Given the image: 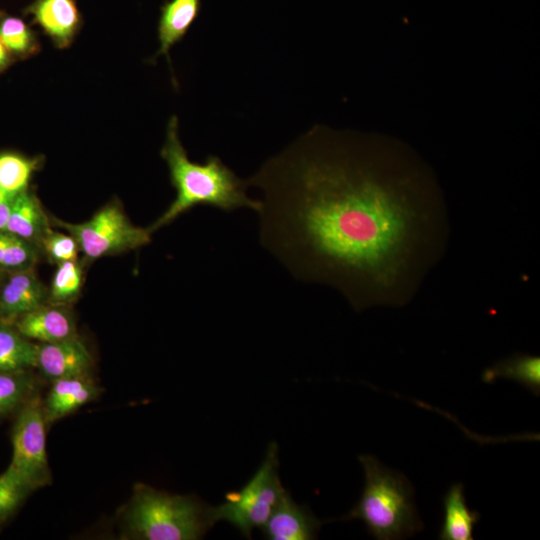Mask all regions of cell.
<instances>
[{
	"label": "cell",
	"instance_id": "obj_3",
	"mask_svg": "<svg viewBox=\"0 0 540 540\" xmlns=\"http://www.w3.org/2000/svg\"><path fill=\"white\" fill-rule=\"evenodd\" d=\"M358 459L364 468L365 486L359 501L341 519L362 521L378 540L404 539L422 530L410 481L371 455Z\"/></svg>",
	"mask_w": 540,
	"mask_h": 540
},
{
	"label": "cell",
	"instance_id": "obj_10",
	"mask_svg": "<svg viewBox=\"0 0 540 540\" xmlns=\"http://www.w3.org/2000/svg\"><path fill=\"white\" fill-rule=\"evenodd\" d=\"M322 523L307 505L296 503L286 490L261 531L269 540H312L317 538Z\"/></svg>",
	"mask_w": 540,
	"mask_h": 540
},
{
	"label": "cell",
	"instance_id": "obj_6",
	"mask_svg": "<svg viewBox=\"0 0 540 540\" xmlns=\"http://www.w3.org/2000/svg\"><path fill=\"white\" fill-rule=\"evenodd\" d=\"M55 225L71 234L80 252L88 261L140 248L151 241L148 228L134 225L120 204L111 202L98 210L89 220L70 223L50 218Z\"/></svg>",
	"mask_w": 540,
	"mask_h": 540
},
{
	"label": "cell",
	"instance_id": "obj_21",
	"mask_svg": "<svg viewBox=\"0 0 540 540\" xmlns=\"http://www.w3.org/2000/svg\"><path fill=\"white\" fill-rule=\"evenodd\" d=\"M0 40L14 60L27 59L40 49L35 33L23 20L14 16H0Z\"/></svg>",
	"mask_w": 540,
	"mask_h": 540
},
{
	"label": "cell",
	"instance_id": "obj_17",
	"mask_svg": "<svg viewBox=\"0 0 540 540\" xmlns=\"http://www.w3.org/2000/svg\"><path fill=\"white\" fill-rule=\"evenodd\" d=\"M497 378L518 382L535 395L540 393V358L528 354H514L487 368L482 380L492 383Z\"/></svg>",
	"mask_w": 540,
	"mask_h": 540
},
{
	"label": "cell",
	"instance_id": "obj_16",
	"mask_svg": "<svg viewBox=\"0 0 540 540\" xmlns=\"http://www.w3.org/2000/svg\"><path fill=\"white\" fill-rule=\"evenodd\" d=\"M444 522L439 534L441 540H473L474 525L480 514L466 504L464 486L454 483L443 497Z\"/></svg>",
	"mask_w": 540,
	"mask_h": 540
},
{
	"label": "cell",
	"instance_id": "obj_7",
	"mask_svg": "<svg viewBox=\"0 0 540 540\" xmlns=\"http://www.w3.org/2000/svg\"><path fill=\"white\" fill-rule=\"evenodd\" d=\"M46 420L38 397L29 398L22 406L12 432L10 465L35 490L51 482L46 453Z\"/></svg>",
	"mask_w": 540,
	"mask_h": 540
},
{
	"label": "cell",
	"instance_id": "obj_9",
	"mask_svg": "<svg viewBox=\"0 0 540 540\" xmlns=\"http://www.w3.org/2000/svg\"><path fill=\"white\" fill-rule=\"evenodd\" d=\"M48 302V288L34 269L4 274L0 284V320L14 323Z\"/></svg>",
	"mask_w": 540,
	"mask_h": 540
},
{
	"label": "cell",
	"instance_id": "obj_8",
	"mask_svg": "<svg viewBox=\"0 0 540 540\" xmlns=\"http://www.w3.org/2000/svg\"><path fill=\"white\" fill-rule=\"evenodd\" d=\"M93 357L85 343L76 336L51 343H39L35 367L47 379L86 376Z\"/></svg>",
	"mask_w": 540,
	"mask_h": 540
},
{
	"label": "cell",
	"instance_id": "obj_14",
	"mask_svg": "<svg viewBox=\"0 0 540 540\" xmlns=\"http://www.w3.org/2000/svg\"><path fill=\"white\" fill-rule=\"evenodd\" d=\"M51 226L50 218L45 213L37 196L30 189L15 196L6 231L39 248L43 237L52 228Z\"/></svg>",
	"mask_w": 540,
	"mask_h": 540
},
{
	"label": "cell",
	"instance_id": "obj_18",
	"mask_svg": "<svg viewBox=\"0 0 540 540\" xmlns=\"http://www.w3.org/2000/svg\"><path fill=\"white\" fill-rule=\"evenodd\" d=\"M36 348L12 323L0 320V373L35 367Z\"/></svg>",
	"mask_w": 540,
	"mask_h": 540
},
{
	"label": "cell",
	"instance_id": "obj_24",
	"mask_svg": "<svg viewBox=\"0 0 540 540\" xmlns=\"http://www.w3.org/2000/svg\"><path fill=\"white\" fill-rule=\"evenodd\" d=\"M32 490L17 470L9 465L0 475V523L11 516Z\"/></svg>",
	"mask_w": 540,
	"mask_h": 540
},
{
	"label": "cell",
	"instance_id": "obj_2",
	"mask_svg": "<svg viewBox=\"0 0 540 540\" xmlns=\"http://www.w3.org/2000/svg\"><path fill=\"white\" fill-rule=\"evenodd\" d=\"M161 157L168 166L176 196L148 228L151 233L199 205L224 212L240 208L259 210L260 201L247 195L248 181L239 178L219 157L209 155L203 163L188 158L179 138L176 116L168 122Z\"/></svg>",
	"mask_w": 540,
	"mask_h": 540
},
{
	"label": "cell",
	"instance_id": "obj_22",
	"mask_svg": "<svg viewBox=\"0 0 540 540\" xmlns=\"http://www.w3.org/2000/svg\"><path fill=\"white\" fill-rule=\"evenodd\" d=\"M82 283V266L77 260L56 264V270L48 288L47 303L70 304L79 296Z\"/></svg>",
	"mask_w": 540,
	"mask_h": 540
},
{
	"label": "cell",
	"instance_id": "obj_15",
	"mask_svg": "<svg viewBox=\"0 0 540 540\" xmlns=\"http://www.w3.org/2000/svg\"><path fill=\"white\" fill-rule=\"evenodd\" d=\"M200 8L201 0H170L162 6L158 24L160 47L154 58L165 55L170 62V49L184 38Z\"/></svg>",
	"mask_w": 540,
	"mask_h": 540
},
{
	"label": "cell",
	"instance_id": "obj_20",
	"mask_svg": "<svg viewBox=\"0 0 540 540\" xmlns=\"http://www.w3.org/2000/svg\"><path fill=\"white\" fill-rule=\"evenodd\" d=\"M41 252L32 243L4 230L0 232V272L15 273L34 269Z\"/></svg>",
	"mask_w": 540,
	"mask_h": 540
},
{
	"label": "cell",
	"instance_id": "obj_4",
	"mask_svg": "<svg viewBox=\"0 0 540 540\" xmlns=\"http://www.w3.org/2000/svg\"><path fill=\"white\" fill-rule=\"evenodd\" d=\"M129 539L197 540L214 524L210 505L195 495H178L138 483L123 511Z\"/></svg>",
	"mask_w": 540,
	"mask_h": 540
},
{
	"label": "cell",
	"instance_id": "obj_12",
	"mask_svg": "<svg viewBox=\"0 0 540 540\" xmlns=\"http://www.w3.org/2000/svg\"><path fill=\"white\" fill-rule=\"evenodd\" d=\"M29 12L56 47L66 48L72 43L80 26L74 0H36Z\"/></svg>",
	"mask_w": 540,
	"mask_h": 540
},
{
	"label": "cell",
	"instance_id": "obj_13",
	"mask_svg": "<svg viewBox=\"0 0 540 540\" xmlns=\"http://www.w3.org/2000/svg\"><path fill=\"white\" fill-rule=\"evenodd\" d=\"M53 384L43 403L46 423H52L95 399L101 389L86 376L60 378Z\"/></svg>",
	"mask_w": 540,
	"mask_h": 540
},
{
	"label": "cell",
	"instance_id": "obj_19",
	"mask_svg": "<svg viewBox=\"0 0 540 540\" xmlns=\"http://www.w3.org/2000/svg\"><path fill=\"white\" fill-rule=\"evenodd\" d=\"M41 164L40 157H27L12 151L0 152V189L13 194L29 189L31 177Z\"/></svg>",
	"mask_w": 540,
	"mask_h": 540
},
{
	"label": "cell",
	"instance_id": "obj_1",
	"mask_svg": "<svg viewBox=\"0 0 540 540\" xmlns=\"http://www.w3.org/2000/svg\"><path fill=\"white\" fill-rule=\"evenodd\" d=\"M247 181L262 193L261 245L357 312L409 303L446 252L442 190L400 141L315 126Z\"/></svg>",
	"mask_w": 540,
	"mask_h": 540
},
{
	"label": "cell",
	"instance_id": "obj_27",
	"mask_svg": "<svg viewBox=\"0 0 540 540\" xmlns=\"http://www.w3.org/2000/svg\"><path fill=\"white\" fill-rule=\"evenodd\" d=\"M14 59L0 40V73L4 72Z\"/></svg>",
	"mask_w": 540,
	"mask_h": 540
},
{
	"label": "cell",
	"instance_id": "obj_23",
	"mask_svg": "<svg viewBox=\"0 0 540 540\" xmlns=\"http://www.w3.org/2000/svg\"><path fill=\"white\" fill-rule=\"evenodd\" d=\"M34 385L28 370L0 373V416L22 406L30 398Z\"/></svg>",
	"mask_w": 540,
	"mask_h": 540
},
{
	"label": "cell",
	"instance_id": "obj_28",
	"mask_svg": "<svg viewBox=\"0 0 540 540\" xmlns=\"http://www.w3.org/2000/svg\"><path fill=\"white\" fill-rule=\"evenodd\" d=\"M3 273L0 272V284H1V281H2V278H3Z\"/></svg>",
	"mask_w": 540,
	"mask_h": 540
},
{
	"label": "cell",
	"instance_id": "obj_5",
	"mask_svg": "<svg viewBox=\"0 0 540 540\" xmlns=\"http://www.w3.org/2000/svg\"><path fill=\"white\" fill-rule=\"evenodd\" d=\"M278 452V445L271 442L252 477L238 490L227 492L224 502L210 506L214 525L226 521L248 539L254 529H262L286 491L279 478Z\"/></svg>",
	"mask_w": 540,
	"mask_h": 540
},
{
	"label": "cell",
	"instance_id": "obj_11",
	"mask_svg": "<svg viewBox=\"0 0 540 540\" xmlns=\"http://www.w3.org/2000/svg\"><path fill=\"white\" fill-rule=\"evenodd\" d=\"M29 340L51 343L76 336V323L68 305L46 303L22 315L13 323Z\"/></svg>",
	"mask_w": 540,
	"mask_h": 540
},
{
	"label": "cell",
	"instance_id": "obj_26",
	"mask_svg": "<svg viewBox=\"0 0 540 540\" xmlns=\"http://www.w3.org/2000/svg\"><path fill=\"white\" fill-rule=\"evenodd\" d=\"M16 195L0 189V232L6 229Z\"/></svg>",
	"mask_w": 540,
	"mask_h": 540
},
{
	"label": "cell",
	"instance_id": "obj_25",
	"mask_svg": "<svg viewBox=\"0 0 540 540\" xmlns=\"http://www.w3.org/2000/svg\"><path fill=\"white\" fill-rule=\"evenodd\" d=\"M39 249L41 254L55 264L77 260L80 252L78 243L71 234L55 231L52 228L43 237Z\"/></svg>",
	"mask_w": 540,
	"mask_h": 540
}]
</instances>
